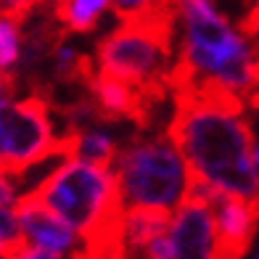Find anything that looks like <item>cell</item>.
<instances>
[{"mask_svg":"<svg viewBox=\"0 0 259 259\" xmlns=\"http://www.w3.org/2000/svg\"><path fill=\"white\" fill-rule=\"evenodd\" d=\"M172 98L175 111L164 133L180 148L193 178L259 206L256 140L246 106L230 96L198 90H178Z\"/></svg>","mask_w":259,"mask_h":259,"instance_id":"obj_1","label":"cell"},{"mask_svg":"<svg viewBox=\"0 0 259 259\" xmlns=\"http://www.w3.org/2000/svg\"><path fill=\"white\" fill-rule=\"evenodd\" d=\"M180 24L169 93H220L259 109V40L235 27L214 0H175Z\"/></svg>","mask_w":259,"mask_h":259,"instance_id":"obj_2","label":"cell"},{"mask_svg":"<svg viewBox=\"0 0 259 259\" xmlns=\"http://www.w3.org/2000/svg\"><path fill=\"white\" fill-rule=\"evenodd\" d=\"M24 196L74 228L85 241L88 259H124V204L114 167L64 156V161Z\"/></svg>","mask_w":259,"mask_h":259,"instance_id":"obj_3","label":"cell"},{"mask_svg":"<svg viewBox=\"0 0 259 259\" xmlns=\"http://www.w3.org/2000/svg\"><path fill=\"white\" fill-rule=\"evenodd\" d=\"M114 175L124 209L175 211L193 188V172L167 133L130 140L119 148Z\"/></svg>","mask_w":259,"mask_h":259,"instance_id":"obj_4","label":"cell"},{"mask_svg":"<svg viewBox=\"0 0 259 259\" xmlns=\"http://www.w3.org/2000/svg\"><path fill=\"white\" fill-rule=\"evenodd\" d=\"M178 16L119 21L96 45V72L140 90L169 93V72L178 56Z\"/></svg>","mask_w":259,"mask_h":259,"instance_id":"obj_5","label":"cell"},{"mask_svg":"<svg viewBox=\"0 0 259 259\" xmlns=\"http://www.w3.org/2000/svg\"><path fill=\"white\" fill-rule=\"evenodd\" d=\"M53 156H66V130H56L48 101L0 96V169L21 178Z\"/></svg>","mask_w":259,"mask_h":259,"instance_id":"obj_6","label":"cell"},{"mask_svg":"<svg viewBox=\"0 0 259 259\" xmlns=\"http://www.w3.org/2000/svg\"><path fill=\"white\" fill-rule=\"evenodd\" d=\"M169 241L172 259H222L214 209L201 191L191 188L188 198L175 209Z\"/></svg>","mask_w":259,"mask_h":259,"instance_id":"obj_7","label":"cell"},{"mask_svg":"<svg viewBox=\"0 0 259 259\" xmlns=\"http://www.w3.org/2000/svg\"><path fill=\"white\" fill-rule=\"evenodd\" d=\"M193 188L201 191L211 209H214L217 220V238H220V256L222 259H243V254L249 251V246L256 235L259 228V206L246 201V198L222 193L217 188H211L193 178Z\"/></svg>","mask_w":259,"mask_h":259,"instance_id":"obj_8","label":"cell"},{"mask_svg":"<svg viewBox=\"0 0 259 259\" xmlns=\"http://www.w3.org/2000/svg\"><path fill=\"white\" fill-rule=\"evenodd\" d=\"M14 214L19 222L21 241L29 246H40V249L66 254V256H77L85 249V241H82V235L74 228H69L61 217H56L42 204L32 201L29 196L19 198L14 206Z\"/></svg>","mask_w":259,"mask_h":259,"instance_id":"obj_9","label":"cell"},{"mask_svg":"<svg viewBox=\"0 0 259 259\" xmlns=\"http://www.w3.org/2000/svg\"><path fill=\"white\" fill-rule=\"evenodd\" d=\"M66 156H77L93 164H106L114 167L116 156H119V143L109 135L101 133L96 127H66Z\"/></svg>","mask_w":259,"mask_h":259,"instance_id":"obj_10","label":"cell"},{"mask_svg":"<svg viewBox=\"0 0 259 259\" xmlns=\"http://www.w3.org/2000/svg\"><path fill=\"white\" fill-rule=\"evenodd\" d=\"M111 0H53V16L64 32L88 34L98 27Z\"/></svg>","mask_w":259,"mask_h":259,"instance_id":"obj_11","label":"cell"},{"mask_svg":"<svg viewBox=\"0 0 259 259\" xmlns=\"http://www.w3.org/2000/svg\"><path fill=\"white\" fill-rule=\"evenodd\" d=\"M24 58L21 21L0 16V77H16V66Z\"/></svg>","mask_w":259,"mask_h":259,"instance_id":"obj_12","label":"cell"},{"mask_svg":"<svg viewBox=\"0 0 259 259\" xmlns=\"http://www.w3.org/2000/svg\"><path fill=\"white\" fill-rule=\"evenodd\" d=\"M111 11L119 21H146L161 16H178L175 0H111Z\"/></svg>","mask_w":259,"mask_h":259,"instance_id":"obj_13","label":"cell"},{"mask_svg":"<svg viewBox=\"0 0 259 259\" xmlns=\"http://www.w3.org/2000/svg\"><path fill=\"white\" fill-rule=\"evenodd\" d=\"M238 3L243 6V14L235 21V27L246 32L249 37L259 40V0H238Z\"/></svg>","mask_w":259,"mask_h":259,"instance_id":"obj_14","label":"cell"},{"mask_svg":"<svg viewBox=\"0 0 259 259\" xmlns=\"http://www.w3.org/2000/svg\"><path fill=\"white\" fill-rule=\"evenodd\" d=\"M42 3H45V0H0V16H11L16 21H24Z\"/></svg>","mask_w":259,"mask_h":259,"instance_id":"obj_15","label":"cell"},{"mask_svg":"<svg viewBox=\"0 0 259 259\" xmlns=\"http://www.w3.org/2000/svg\"><path fill=\"white\" fill-rule=\"evenodd\" d=\"M79 256V254H77ZM77 256H66V254H56L48 249H40V246H29V243H16L14 251H11L6 259H77Z\"/></svg>","mask_w":259,"mask_h":259,"instance_id":"obj_16","label":"cell"},{"mask_svg":"<svg viewBox=\"0 0 259 259\" xmlns=\"http://www.w3.org/2000/svg\"><path fill=\"white\" fill-rule=\"evenodd\" d=\"M19 198H21V193H19V185L14 180V175H8L6 169H0V206H11V209H14Z\"/></svg>","mask_w":259,"mask_h":259,"instance_id":"obj_17","label":"cell"},{"mask_svg":"<svg viewBox=\"0 0 259 259\" xmlns=\"http://www.w3.org/2000/svg\"><path fill=\"white\" fill-rule=\"evenodd\" d=\"M16 243H21L19 228H11V225H3V222H0V259H6L11 251H14Z\"/></svg>","mask_w":259,"mask_h":259,"instance_id":"obj_18","label":"cell"},{"mask_svg":"<svg viewBox=\"0 0 259 259\" xmlns=\"http://www.w3.org/2000/svg\"><path fill=\"white\" fill-rule=\"evenodd\" d=\"M254 164H256V172H259V143L254 146Z\"/></svg>","mask_w":259,"mask_h":259,"instance_id":"obj_19","label":"cell"}]
</instances>
